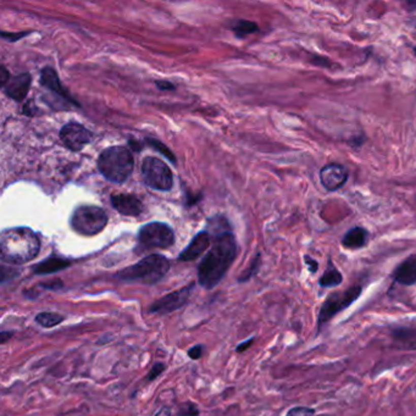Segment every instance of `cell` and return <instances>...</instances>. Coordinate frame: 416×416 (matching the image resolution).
Instances as JSON below:
<instances>
[{"instance_id":"cell-13","label":"cell","mask_w":416,"mask_h":416,"mask_svg":"<svg viewBox=\"0 0 416 416\" xmlns=\"http://www.w3.org/2000/svg\"><path fill=\"white\" fill-rule=\"evenodd\" d=\"M31 82H32L31 75L21 74L9 78L7 84L3 88H4L8 97L16 100V102H21V100L26 98L27 93H28L29 90V86H31Z\"/></svg>"},{"instance_id":"cell-22","label":"cell","mask_w":416,"mask_h":416,"mask_svg":"<svg viewBox=\"0 0 416 416\" xmlns=\"http://www.w3.org/2000/svg\"><path fill=\"white\" fill-rule=\"evenodd\" d=\"M259 267H260V254H257V257L254 258V260L251 261L250 266L248 267V270H245L244 272H243V275L239 277V282H245L248 280H250L251 277H253L254 275H257V272L259 271Z\"/></svg>"},{"instance_id":"cell-34","label":"cell","mask_w":416,"mask_h":416,"mask_svg":"<svg viewBox=\"0 0 416 416\" xmlns=\"http://www.w3.org/2000/svg\"><path fill=\"white\" fill-rule=\"evenodd\" d=\"M0 78H2V86L4 87L5 84H7V82L9 81V78H10V76H9L7 69L4 68V66H2V69H0Z\"/></svg>"},{"instance_id":"cell-29","label":"cell","mask_w":416,"mask_h":416,"mask_svg":"<svg viewBox=\"0 0 416 416\" xmlns=\"http://www.w3.org/2000/svg\"><path fill=\"white\" fill-rule=\"evenodd\" d=\"M310 61L316 66H323V68H330L332 63L330 62L329 57H321V56H314V59H311Z\"/></svg>"},{"instance_id":"cell-19","label":"cell","mask_w":416,"mask_h":416,"mask_svg":"<svg viewBox=\"0 0 416 416\" xmlns=\"http://www.w3.org/2000/svg\"><path fill=\"white\" fill-rule=\"evenodd\" d=\"M343 281V276L342 273L336 269L332 264H330L329 269L325 271V273L320 277L318 280V284L321 287L325 288H331V287H337L342 283Z\"/></svg>"},{"instance_id":"cell-4","label":"cell","mask_w":416,"mask_h":416,"mask_svg":"<svg viewBox=\"0 0 416 416\" xmlns=\"http://www.w3.org/2000/svg\"><path fill=\"white\" fill-rule=\"evenodd\" d=\"M133 156L129 148L122 145H114L100 154L98 169L108 181L114 183H122L130 177L133 171Z\"/></svg>"},{"instance_id":"cell-1","label":"cell","mask_w":416,"mask_h":416,"mask_svg":"<svg viewBox=\"0 0 416 416\" xmlns=\"http://www.w3.org/2000/svg\"><path fill=\"white\" fill-rule=\"evenodd\" d=\"M237 255V243L232 232L214 237V244L198 267V282L206 290L216 287Z\"/></svg>"},{"instance_id":"cell-18","label":"cell","mask_w":416,"mask_h":416,"mask_svg":"<svg viewBox=\"0 0 416 416\" xmlns=\"http://www.w3.org/2000/svg\"><path fill=\"white\" fill-rule=\"evenodd\" d=\"M70 265H71V263L69 260L51 257L33 266V272L37 273V275H49V273L61 271V270L66 269Z\"/></svg>"},{"instance_id":"cell-21","label":"cell","mask_w":416,"mask_h":416,"mask_svg":"<svg viewBox=\"0 0 416 416\" xmlns=\"http://www.w3.org/2000/svg\"><path fill=\"white\" fill-rule=\"evenodd\" d=\"M62 321L63 316L56 314V312H41V314H38L36 316V323L45 327V329H50V327L56 326V325L61 324Z\"/></svg>"},{"instance_id":"cell-25","label":"cell","mask_w":416,"mask_h":416,"mask_svg":"<svg viewBox=\"0 0 416 416\" xmlns=\"http://www.w3.org/2000/svg\"><path fill=\"white\" fill-rule=\"evenodd\" d=\"M314 412V409L308 408V406H296V408L291 409L286 416H312Z\"/></svg>"},{"instance_id":"cell-23","label":"cell","mask_w":416,"mask_h":416,"mask_svg":"<svg viewBox=\"0 0 416 416\" xmlns=\"http://www.w3.org/2000/svg\"><path fill=\"white\" fill-rule=\"evenodd\" d=\"M147 142H148V143H149V144L151 145V147L154 148V149H157V150L160 151V153L164 154V155H165L166 157H168V159L170 160V162H171V163H174V164L176 163V159H175V157H174V154H172L171 151H170V150L168 149V148L165 147V145L160 143L159 141H155V139H148Z\"/></svg>"},{"instance_id":"cell-3","label":"cell","mask_w":416,"mask_h":416,"mask_svg":"<svg viewBox=\"0 0 416 416\" xmlns=\"http://www.w3.org/2000/svg\"><path fill=\"white\" fill-rule=\"evenodd\" d=\"M170 269V261L165 257L153 254L144 258L135 265L126 267L117 273L118 280L137 282L143 284H155L162 281Z\"/></svg>"},{"instance_id":"cell-32","label":"cell","mask_w":416,"mask_h":416,"mask_svg":"<svg viewBox=\"0 0 416 416\" xmlns=\"http://www.w3.org/2000/svg\"><path fill=\"white\" fill-rule=\"evenodd\" d=\"M42 287H45L47 290H59V288L62 287V282L61 281H54L49 282V283H42Z\"/></svg>"},{"instance_id":"cell-5","label":"cell","mask_w":416,"mask_h":416,"mask_svg":"<svg viewBox=\"0 0 416 416\" xmlns=\"http://www.w3.org/2000/svg\"><path fill=\"white\" fill-rule=\"evenodd\" d=\"M108 223V215L102 208L92 205L80 206L71 217V227L83 236L98 235Z\"/></svg>"},{"instance_id":"cell-35","label":"cell","mask_w":416,"mask_h":416,"mask_svg":"<svg viewBox=\"0 0 416 416\" xmlns=\"http://www.w3.org/2000/svg\"><path fill=\"white\" fill-rule=\"evenodd\" d=\"M171 415V410H170V408H163V409H160L159 411L156 412V415L155 416H170Z\"/></svg>"},{"instance_id":"cell-15","label":"cell","mask_w":416,"mask_h":416,"mask_svg":"<svg viewBox=\"0 0 416 416\" xmlns=\"http://www.w3.org/2000/svg\"><path fill=\"white\" fill-rule=\"evenodd\" d=\"M211 237L209 235L208 231H203V232H199L194 238L192 239V242L189 243V245L184 249L183 251L180 254V260L182 261H192L198 259V258L202 255L206 249L210 245Z\"/></svg>"},{"instance_id":"cell-10","label":"cell","mask_w":416,"mask_h":416,"mask_svg":"<svg viewBox=\"0 0 416 416\" xmlns=\"http://www.w3.org/2000/svg\"><path fill=\"white\" fill-rule=\"evenodd\" d=\"M190 290H192V286L184 287L180 291H176V292L166 294L163 298L154 302L153 304L150 305L149 310L148 311H149L150 314L165 315L177 310V309L182 308V306L186 304L188 297H189L190 294Z\"/></svg>"},{"instance_id":"cell-6","label":"cell","mask_w":416,"mask_h":416,"mask_svg":"<svg viewBox=\"0 0 416 416\" xmlns=\"http://www.w3.org/2000/svg\"><path fill=\"white\" fill-rule=\"evenodd\" d=\"M138 242L142 250H150L155 248L166 249L174 244L175 233L169 225L151 222L145 225L139 231Z\"/></svg>"},{"instance_id":"cell-33","label":"cell","mask_w":416,"mask_h":416,"mask_svg":"<svg viewBox=\"0 0 416 416\" xmlns=\"http://www.w3.org/2000/svg\"><path fill=\"white\" fill-rule=\"evenodd\" d=\"M253 342H254V338H250V339H248V341L241 343V344L237 347V351H238V353H242V351L247 350V349L250 347L251 344H253Z\"/></svg>"},{"instance_id":"cell-7","label":"cell","mask_w":416,"mask_h":416,"mask_svg":"<svg viewBox=\"0 0 416 416\" xmlns=\"http://www.w3.org/2000/svg\"><path fill=\"white\" fill-rule=\"evenodd\" d=\"M142 175L148 187L156 190H170L174 186L171 170L163 160L149 156L142 164Z\"/></svg>"},{"instance_id":"cell-37","label":"cell","mask_w":416,"mask_h":416,"mask_svg":"<svg viewBox=\"0 0 416 416\" xmlns=\"http://www.w3.org/2000/svg\"><path fill=\"white\" fill-rule=\"evenodd\" d=\"M11 336H13V332H2V335H0V337H2V343L7 342L9 338H11Z\"/></svg>"},{"instance_id":"cell-39","label":"cell","mask_w":416,"mask_h":416,"mask_svg":"<svg viewBox=\"0 0 416 416\" xmlns=\"http://www.w3.org/2000/svg\"><path fill=\"white\" fill-rule=\"evenodd\" d=\"M414 54H415V55H416V47L414 48Z\"/></svg>"},{"instance_id":"cell-38","label":"cell","mask_w":416,"mask_h":416,"mask_svg":"<svg viewBox=\"0 0 416 416\" xmlns=\"http://www.w3.org/2000/svg\"><path fill=\"white\" fill-rule=\"evenodd\" d=\"M408 23L410 26L411 27H414V28H416V16L415 17H411V19H410L409 21H408Z\"/></svg>"},{"instance_id":"cell-36","label":"cell","mask_w":416,"mask_h":416,"mask_svg":"<svg viewBox=\"0 0 416 416\" xmlns=\"http://www.w3.org/2000/svg\"><path fill=\"white\" fill-rule=\"evenodd\" d=\"M405 8L408 11H415L416 10V2H406Z\"/></svg>"},{"instance_id":"cell-31","label":"cell","mask_w":416,"mask_h":416,"mask_svg":"<svg viewBox=\"0 0 416 416\" xmlns=\"http://www.w3.org/2000/svg\"><path fill=\"white\" fill-rule=\"evenodd\" d=\"M155 84L157 86V88L162 90H172L175 89V86L171 83V82H168V81H156Z\"/></svg>"},{"instance_id":"cell-14","label":"cell","mask_w":416,"mask_h":416,"mask_svg":"<svg viewBox=\"0 0 416 416\" xmlns=\"http://www.w3.org/2000/svg\"><path fill=\"white\" fill-rule=\"evenodd\" d=\"M393 280L403 286L416 283V254H411L402 261L393 271Z\"/></svg>"},{"instance_id":"cell-2","label":"cell","mask_w":416,"mask_h":416,"mask_svg":"<svg viewBox=\"0 0 416 416\" xmlns=\"http://www.w3.org/2000/svg\"><path fill=\"white\" fill-rule=\"evenodd\" d=\"M41 242L38 236L27 227L4 231L0 237L2 259L9 264H25L37 257Z\"/></svg>"},{"instance_id":"cell-11","label":"cell","mask_w":416,"mask_h":416,"mask_svg":"<svg viewBox=\"0 0 416 416\" xmlns=\"http://www.w3.org/2000/svg\"><path fill=\"white\" fill-rule=\"evenodd\" d=\"M348 181V170L341 164L331 163L320 170V182L329 192L341 189Z\"/></svg>"},{"instance_id":"cell-28","label":"cell","mask_w":416,"mask_h":416,"mask_svg":"<svg viewBox=\"0 0 416 416\" xmlns=\"http://www.w3.org/2000/svg\"><path fill=\"white\" fill-rule=\"evenodd\" d=\"M304 261H305L306 266H308L309 271H310L311 273H315L317 271L318 263L316 260H314L311 257H309V255H304Z\"/></svg>"},{"instance_id":"cell-30","label":"cell","mask_w":416,"mask_h":416,"mask_svg":"<svg viewBox=\"0 0 416 416\" xmlns=\"http://www.w3.org/2000/svg\"><path fill=\"white\" fill-rule=\"evenodd\" d=\"M29 32H22V33H16V35H13V33H5V32H3L2 33V36L4 38H7L8 41H17V39H20V38H22V37H25V36H27L28 35Z\"/></svg>"},{"instance_id":"cell-17","label":"cell","mask_w":416,"mask_h":416,"mask_svg":"<svg viewBox=\"0 0 416 416\" xmlns=\"http://www.w3.org/2000/svg\"><path fill=\"white\" fill-rule=\"evenodd\" d=\"M369 241V232L364 227L357 226L345 232L342 238V245L347 249L364 248Z\"/></svg>"},{"instance_id":"cell-26","label":"cell","mask_w":416,"mask_h":416,"mask_svg":"<svg viewBox=\"0 0 416 416\" xmlns=\"http://www.w3.org/2000/svg\"><path fill=\"white\" fill-rule=\"evenodd\" d=\"M164 370H165V365L162 363H157L151 367L150 372L148 373V381H153V379H155L157 376L160 375V373L164 372Z\"/></svg>"},{"instance_id":"cell-12","label":"cell","mask_w":416,"mask_h":416,"mask_svg":"<svg viewBox=\"0 0 416 416\" xmlns=\"http://www.w3.org/2000/svg\"><path fill=\"white\" fill-rule=\"evenodd\" d=\"M111 204L124 216H138L143 211V204L132 194H115L111 197Z\"/></svg>"},{"instance_id":"cell-24","label":"cell","mask_w":416,"mask_h":416,"mask_svg":"<svg viewBox=\"0 0 416 416\" xmlns=\"http://www.w3.org/2000/svg\"><path fill=\"white\" fill-rule=\"evenodd\" d=\"M199 410L194 404H183L180 409H178L177 415L176 416H198Z\"/></svg>"},{"instance_id":"cell-27","label":"cell","mask_w":416,"mask_h":416,"mask_svg":"<svg viewBox=\"0 0 416 416\" xmlns=\"http://www.w3.org/2000/svg\"><path fill=\"white\" fill-rule=\"evenodd\" d=\"M203 350H204V349H203V345L200 344L194 345V347H192L188 350V355H189L190 359H199L203 355Z\"/></svg>"},{"instance_id":"cell-9","label":"cell","mask_w":416,"mask_h":416,"mask_svg":"<svg viewBox=\"0 0 416 416\" xmlns=\"http://www.w3.org/2000/svg\"><path fill=\"white\" fill-rule=\"evenodd\" d=\"M60 138L62 143L72 151L83 149L84 145L90 143L93 135L89 130L77 122H69L60 131Z\"/></svg>"},{"instance_id":"cell-8","label":"cell","mask_w":416,"mask_h":416,"mask_svg":"<svg viewBox=\"0 0 416 416\" xmlns=\"http://www.w3.org/2000/svg\"><path fill=\"white\" fill-rule=\"evenodd\" d=\"M361 287L353 286L344 292H336L330 294L327 299L325 300L323 306H321L320 312L317 316V326L318 330L323 327L324 324L330 321L336 314L341 312L350 306L353 303L360 297Z\"/></svg>"},{"instance_id":"cell-20","label":"cell","mask_w":416,"mask_h":416,"mask_svg":"<svg viewBox=\"0 0 416 416\" xmlns=\"http://www.w3.org/2000/svg\"><path fill=\"white\" fill-rule=\"evenodd\" d=\"M232 31L236 33L238 38H244L248 35L259 31V27L253 21L248 20H238L235 25L232 26Z\"/></svg>"},{"instance_id":"cell-16","label":"cell","mask_w":416,"mask_h":416,"mask_svg":"<svg viewBox=\"0 0 416 416\" xmlns=\"http://www.w3.org/2000/svg\"><path fill=\"white\" fill-rule=\"evenodd\" d=\"M41 82L44 87H47V89L51 90L56 94L59 98H61L63 100H68V102L72 103L76 106H78L77 103L75 102L71 97L69 95V93L66 92V89L63 88V86L60 82L59 77H57V74L55 72V70L53 68H44L41 72Z\"/></svg>"}]
</instances>
